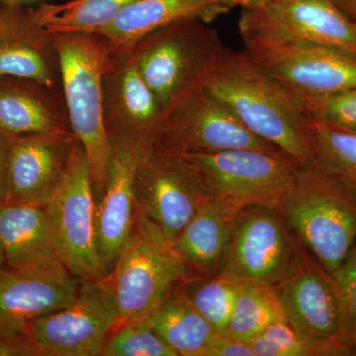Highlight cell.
<instances>
[{"label": "cell", "instance_id": "1", "mask_svg": "<svg viewBox=\"0 0 356 356\" xmlns=\"http://www.w3.org/2000/svg\"><path fill=\"white\" fill-rule=\"evenodd\" d=\"M203 88L224 103L252 134L300 165H313L304 99L248 55L225 47Z\"/></svg>", "mask_w": 356, "mask_h": 356}, {"label": "cell", "instance_id": "2", "mask_svg": "<svg viewBox=\"0 0 356 356\" xmlns=\"http://www.w3.org/2000/svg\"><path fill=\"white\" fill-rule=\"evenodd\" d=\"M53 37L70 128L86 151L97 204L113 154L103 110V74L111 49L97 33H57Z\"/></svg>", "mask_w": 356, "mask_h": 356}, {"label": "cell", "instance_id": "3", "mask_svg": "<svg viewBox=\"0 0 356 356\" xmlns=\"http://www.w3.org/2000/svg\"><path fill=\"white\" fill-rule=\"evenodd\" d=\"M200 18L175 21L154 30L132 49L140 76L166 116L194 91L216 63L225 46Z\"/></svg>", "mask_w": 356, "mask_h": 356}, {"label": "cell", "instance_id": "4", "mask_svg": "<svg viewBox=\"0 0 356 356\" xmlns=\"http://www.w3.org/2000/svg\"><path fill=\"white\" fill-rule=\"evenodd\" d=\"M280 210L293 235L330 274L356 243V196L313 165L300 166Z\"/></svg>", "mask_w": 356, "mask_h": 356}, {"label": "cell", "instance_id": "5", "mask_svg": "<svg viewBox=\"0 0 356 356\" xmlns=\"http://www.w3.org/2000/svg\"><path fill=\"white\" fill-rule=\"evenodd\" d=\"M179 154L195 168L208 195L236 212L259 205L280 209L302 166L280 151L236 149Z\"/></svg>", "mask_w": 356, "mask_h": 356}, {"label": "cell", "instance_id": "6", "mask_svg": "<svg viewBox=\"0 0 356 356\" xmlns=\"http://www.w3.org/2000/svg\"><path fill=\"white\" fill-rule=\"evenodd\" d=\"M283 317L316 356H353L343 343L331 274L294 236L291 259L273 285Z\"/></svg>", "mask_w": 356, "mask_h": 356}, {"label": "cell", "instance_id": "7", "mask_svg": "<svg viewBox=\"0 0 356 356\" xmlns=\"http://www.w3.org/2000/svg\"><path fill=\"white\" fill-rule=\"evenodd\" d=\"M135 193L136 225L170 247L209 196L195 168L156 142L140 156Z\"/></svg>", "mask_w": 356, "mask_h": 356}, {"label": "cell", "instance_id": "8", "mask_svg": "<svg viewBox=\"0 0 356 356\" xmlns=\"http://www.w3.org/2000/svg\"><path fill=\"white\" fill-rule=\"evenodd\" d=\"M119 325L113 288L105 276L81 282L76 299L62 310L34 321L27 339L41 356H102Z\"/></svg>", "mask_w": 356, "mask_h": 356}, {"label": "cell", "instance_id": "9", "mask_svg": "<svg viewBox=\"0 0 356 356\" xmlns=\"http://www.w3.org/2000/svg\"><path fill=\"white\" fill-rule=\"evenodd\" d=\"M192 274L170 245L136 225L107 275L113 288L120 325L146 317Z\"/></svg>", "mask_w": 356, "mask_h": 356}, {"label": "cell", "instance_id": "10", "mask_svg": "<svg viewBox=\"0 0 356 356\" xmlns=\"http://www.w3.org/2000/svg\"><path fill=\"white\" fill-rule=\"evenodd\" d=\"M245 51L302 97L356 88V58L320 44L242 33Z\"/></svg>", "mask_w": 356, "mask_h": 356}, {"label": "cell", "instance_id": "11", "mask_svg": "<svg viewBox=\"0 0 356 356\" xmlns=\"http://www.w3.org/2000/svg\"><path fill=\"white\" fill-rule=\"evenodd\" d=\"M44 208L70 274L81 282L104 278L96 240L95 191L81 143L62 186Z\"/></svg>", "mask_w": 356, "mask_h": 356}, {"label": "cell", "instance_id": "12", "mask_svg": "<svg viewBox=\"0 0 356 356\" xmlns=\"http://www.w3.org/2000/svg\"><path fill=\"white\" fill-rule=\"evenodd\" d=\"M294 235L278 208L250 206L236 213L218 273L245 283L275 285L291 259Z\"/></svg>", "mask_w": 356, "mask_h": 356}, {"label": "cell", "instance_id": "13", "mask_svg": "<svg viewBox=\"0 0 356 356\" xmlns=\"http://www.w3.org/2000/svg\"><path fill=\"white\" fill-rule=\"evenodd\" d=\"M240 34L320 44L356 58V23L334 0H267L242 8Z\"/></svg>", "mask_w": 356, "mask_h": 356}, {"label": "cell", "instance_id": "14", "mask_svg": "<svg viewBox=\"0 0 356 356\" xmlns=\"http://www.w3.org/2000/svg\"><path fill=\"white\" fill-rule=\"evenodd\" d=\"M158 144L177 154L236 149L280 151L255 136L215 96L200 88L166 116Z\"/></svg>", "mask_w": 356, "mask_h": 356}, {"label": "cell", "instance_id": "15", "mask_svg": "<svg viewBox=\"0 0 356 356\" xmlns=\"http://www.w3.org/2000/svg\"><path fill=\"white\" fill-rule=\"evenodd\" d=\"M103 110L111 144L149 147L158 140L165 114L131 50L110 54L103 74Z\"/></svg>", "mask_w": 356, "mask_h": 356}, {"label": "cell", "instance_id": "16", "mask_svg": "<svg viewBox=\"0 0 356 356\" xmlns=\"http://www.w3.org/2000/svg\"><path fill=\"white\" fill-rule=\"evenodd\" d=\"M79 145L72 132L11 140L6 204L44 207L62 186Z\"/></svg>", "mask_w": 356, "mask_h": 356}, {"label": "cell", "instance_id": "17", "mask_svg": "<svg viewBox=\"0 0 356 356\" xmlns=\"http://www.w3.org/2000/svg\"><path fill=\"white\" fill-rule=\"evenodd\" d=\"M0 76L29 79L62 90L60 56L53 34L19 1L0 6Z\"/></svg>", "mask_w": 356, "mask_h": 356}, {"label": "cell", "instance_id": "18", "mask_svg": "<svg viewBox=\"0 0 356 356\" xmlns=\"http://www.w3.org/2000/svg\"><path fill=\"white\" fill-rule=\"evenodd\" d=\"M113 154L104 193L96 204V240L107 276L136 227L135 180L140 156L149 147L112 144Z\"/></svg>", "mask_w": 356, "mask_h": 356}, {"label": "cell", "instance_id": "19", "mask_svg": "<svg viewBox=\"0 0 356 356\" xmlns=\"http://www.w3.org/2000/svg\"><path fill=\"white\" fill-rule=\"evenodd\" d=\"M74 276L41 275L0 268V337H27L37 318L70 305L79 282Z\"/></svg>", "mask_w": 356, "mask_h": 356}, {"label": "cell", "instance_id": "20", "mask_svg": "<svg viewBox=\"0 0 356 356\" xmlns=\"http://www.w3.org/2000/svg\"><path fill=\"white\" fill-rule=\"evenodd\" d=\"M0 241L7 267L41 275H72L58 252L44 207L0 206Z\"/></svg>", "mask_w": 356, "mask_h": 356}, {"label": "cell", "instance_id": "21", "mask_svg": "<svg viewBox=\"0 0 356 356\" xmlns=\"http://www.w3.org/2000/svg\"><path fill=\"white\" fill-rule=\"evenodd\" d=\"M72 132L63 91L0 76V134L9 138Z\"/></svg>", "mask_w": 356, "mask_h": 356}, {"label": "cell", "instance_id": "22", "mask_svg": "<svg viewBox=\"0 0 356 356\" xmlns=\"http://www.w3.org/2000/svg\"><path fill=\"white\" fill-rule=\"evenodd\" d=\"M231 8L226 0H133L97 34L106 40L111 51L130 50L161 26L186 18L210 23Z\"/></svg>", "mask_w": 356, "mask_h": 356}, {"label": "cell", "instance_id": "23", "mask_svg": "<svg viewBox=\"0 0 356 356\" xmlns=\"http://www.w3.org/2000/svg\"><path fill=\"white\" fill-rule=\"evenodd\" d=\"M236 211L210 196L173 242L172 248L197 275L219 273Z\"/></svg>", "mask_w": 356, "mask_h": 356}, {"label": "cell", "instance_id": "24", "mask_svg": "<svg viewBox=\"0 0 356 356\" xmlns=\"http://www.w3.org/2000/svg\"><path fill=\"white\" fill-rule=\"evenodd\" d=\"M144 318L177 356H207L220 336L177 286Z\"/></svg>", "mask_w": 356, "mask_h": 356}, {"label": "cell", "instance_id": "25", "mask_svg": "<svg viewBox=\"0 0 356 356\" xmlns=\"http://www.w3.org/2000/svg\"><path fill=\"white\" fill-rule=\"evenodd\" d=\"M133 0H70L64 3H43L32 9L47 31L98 33L111 24L122 9Z\"/></svg>", "mask_w": 356, "mask_h": 356}, {"label": "cell", "instance_id": "26", "mask_svg": "<svg viewBox=\"0 0 356 356\" xmlns=\"http://www.w3.org/2000/svg\"><path fill=\"white\" fill-rule=\"evenodd\" d=\"M313 165L356 196V134L309 119Z\"/></svg>", "mask_w": 356, "mask_h": 356}, {"label": "cell", "instance_id": "27", "mask_svg": "<svg viewBox=\"0 0 356 356\" xmlns=\"http://www.w3.org/2000/svg\"><path fill=\"white\" fill-rule=\"evenodd\" d=\"M243 283L245 282L221 273L210 276L192 274L182 280L177 288L213 327L222 334Z\"/></svg>", "mask_w": 356, "mask_h": 356}, {"label": "cell", "instance_id": "28", "mask_svg": "<svg viewBox=\"0 0 356 356\" xmlns=\"http://www.w3.org/2000/svg\"><path fill=\"white\" fill-rule=\"evenodd\" d=\"M281 316L282 312L273 286L243 283L222 334L250 343Z\"/></svg>", "mask_w": 356, "mask_h": 356}, {"label": "cell", "instance_id": "29", "mask_svg": "<svg viewBox=\"0 0 356 356\" xmlns=\"http://www.w3.org/2000/svg\"><path fill=\"white\" fill-rule=\"evenodd\" d=\"M102 356H177L144 318L122 323L112 332Z\"/></svg>", "mask_w": 356, "mask_h": 356}, {"label": "cell", "instance_id": "30", "mask_svg": "<svg viewBox=\"0 0 356 356\" xmlns=\"http://www.w3.org/2000/svg\"><path fill=\"white\" fill-rule=\"evenodd\" d=\"M303 99L310 120L356 134V88Z\"/></svg>", "mask_w": 356, "mask_h": 356}, {"label": "cell", "instance_id": "31", "mask_svg": "<svg viewBox=\"0 0 356 356\" xmlns=\"http://www.w3.org/2000/svg\"><path fill=\"white\" fill-rule=\"evenodd\" d=\"M331 276L341 314L343 341L356 355V243Z\"/></svg>", "mask_w": 356, "mask_h": 356}, {"label": "cell", "instance_id": "32", "mask_svg": "<svg viewBox=\"0 0 356 356\" xmlns=\"http://www.w3.org/2000/svg\"><path fill=\"white\" fill-rule=\"evenodd\" d=\"M266 334L280 351V356H316L283 316L267 327Z\"/></svg>", "mask_w": 356, "mask_h": 356}, {"label": "cell", "instance_id": "33", "mask_svg": "<svg viewBox=\"0 0 356 356\" xmlns=\"http://www.w3.org/2000/svg\"><path fill=\"white\" fill-rule=\"evenodd\" d=\"M207 356H254L250 343L220 334L208 350Z\"/></svg>", "mask_w": 356, "mask_h": 356}, {"label": "cell", "instance_id": "34", "mask_svg": "<svg viewBox=\"0 0 356 356\" xmlns=\"http://www.w3.org/2000/svg\"><path fill=\"white\" fill-rule=\"evenodd\" d=\"M0 356H41L27 337H0Z\"/></svg>", "mask_w": 356, "mask_h": 356}, {"label": "cell", "instance_id": "35", "mask_svg": "<svg viewBox=\"0 0 356 356\" xmlns=\"http://www.w3.org/2000/svg\"><path fill=\"white\" fill-rule=\"evenodd\" d=\"M9 138L0 134V206L7 202V168H8Z\"/></svg>", "mask_w": 356, "mask_h": 356}, {"label": "cell", "instance_id": "36", "mask_svg": "<svg viewBox=\"0 0 356 356\" xmlns=\"http://www.w3.org/2000/svg\"><path fill=\"white\" fill-rule=\"evenodd\" d=\"M334 2L348 19L356 23V0H334Z\"/></svg>", "mask_w": 356, "mask_h": 356}, {"label": "cell", "instance_id": "37", "mask_svg": "<svg viewBox=\"0 0 356 356\" xmlns=\"http://www.w3.org/2000/svg\"><path fill=\"white\" fill-rule=\"evenodd\" d=\"M232 7L241 6L242 8L252 7L264 3L267 0H226Z\"/></svg>", "mask_w": 356, "mask_h": 356}, {"label": "cell", "instance_id": "38", "mask_svg": "<svg viewBox=\"0 0 356 356\" xmlns=\"http://www.w3.org/2000/svg\"><path fill=\"white\" fill-rule=\"evenodd\" d=\"M6 266V255H4L3 248H2L1 241H0V268Z\"/></svg>", "mask_w": 356, "mask_h": 356}, {"label": "cell", "instance_id": "39", "mask_svg": "<svg viewBox=\"0 0 356 356\" xmlns=\"http://www.w3.org/2000/svg\"><path fill=\"white\" fill-rule=\"evenodd\" d=\"M19 1H20V0H19Z\"/></svg>", "mask_w": 356, "mask_h": 356}]
</instances>
